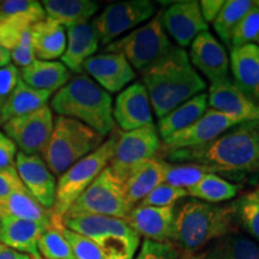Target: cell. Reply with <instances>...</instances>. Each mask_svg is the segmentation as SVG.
Segmentation results:
<instances>
[{
	"label": "cell",
	"mask_w": 259,
	"mask_h": 259,
	"mask_svg": "<svg viewBox=\"0 0 259 259\" xmlns=\"http://www.w3.org/2000/svg\"><path fill=\"white\" fill-rule=\"evenodd\" d=\"M158 158L206 164L232 176L259 173V120L240 122L209 143L161 153Z\"/></svg>",
	"instance_id": "6da1fadb"
},
{
	"label": "cell",
	"mask_w": 259,
	"mask_h": 259,
	"mask_svg": "<svg viewBox=\"0 0 259 259\" xmlns=\"http://www.w3.org/2000/svg\"><path fill=\"white\" fill-rule=\"evenodd\" d=\"M141 74L142 84L158 119L206 88L203 77L191 64L189 54L174 45Z\"/></svg>",
	"instance_id": "7a4b0ae2"
},
{
	"label": "cell",
	"mask_w": 259,
	"mask_h": 259,
	"mask_svg": "<svg viewBox=\"0 0 259 259\" xmlns=\"http://www.w3.org/2000/svg\"><path fill=\"white\" fill-rule=\"evenodd\" d=\"M236 226L235 203L221 205L192 199L176 211L170 242L184 253L194 254L211 241L236 233Z\"/></svg>",
	"instance_id": "3957f363"
},
{
	"label": "cell",
	"mask_w": 259,
	"mask_h": 259,
	"mask_svg": "<svg viewBox=\"0 0 259 259\" xmlns=\"http://www.w3.org/2000/svg\"><path fill=\"white\" fill-rule=\"evenodd\" d=\"M50 107L57 115L83 122L105 138L115 130L111 94L88 74L70 79L52 97Z\"/></svg>",
	"instance_id": "277c9868"
},
{
	"label": "cell",
	"mask_w": 259,
	"mask_h": 259,
	"mask_svg": "<svg viewBox=\"0 0 259 259\" xmlns=\"http://www.w3.org/2000/svg\"><path fill=\"white\" fill-rule=\"evenodd\" d=\"M118 137L119 131L115 128L109 135L108 139H106L96 150L76 162L73 166L59 176L57 181L56 200L52 208L54 227L63 226V218L72 204L108 166L114 156Z\"/></svg>",
	"instance_id": "5b68a950"
},
{
	"label": "cell",
	"mask_w": 259,
	"mask_h": 259,
	"mask_svg": "<svg viewBox=\"0 0 259 259\" xmlns=\"http://www.w3.org/2000/svg\"><path fill=\"white\" fill-rule=\"evenodd\" d=\"M103 142L105 137L83 122L57 115L50 142L41 157L54 176H61Z\"/></svg>",
	"instance_id": "8992f818"
},
{
	"label": "cell",
	"mask_w": 259,
	"mask_h": 259,
	"mask_svg": "<svg viewBox=\"0 0 259 259\" xmlns=\"http://www.w3.org/2000/svg\"><path fill=\"white\" fill-rule=\"evenodd\" d=\"M63 226L99 246L108 259H134L139 235L124 219L99 215L64 216Z\"/></svg>",
	"instance_id": "52a82bcc"
},
{
	"label": "cell",
	"mask_w": 259,
	"mask_h": 259,
	"mask_svg": "<svg viewBox=\"0 0 259 259\" xmlns=\"http://www.w3.org/2000/svg\"><path fill=\"white\" fill-rule=\"evenodd\" d=\"M173 47L161 23V15L155 16L126 36L113 41L105 47L103 53L122 54L134 70L143 72L150 65L163 57Z\"/></svg>",
	"instance_id": "ba28073f"
},
{
	"label": "cell",
	"mask_w": 259,
	"mask_h": 259,
	"mask_svg": "<svg viewBox=\"0 0 259 259\" xmlns=\"http://www.w3.org/2000/svg\"><path fill=\"white\" fill-rule=\"evenodd\" d=\"M131 210L124 184L107 166L77 198L65 216L99 215L126 220Z\"/></svg>",
	"instance_id": "9c48e42d"
},
{
	"label": "cell",
	"mask_w": 259,
	"mask_h": 259,
	"mask_svg": "<svg viewBox=\"0 0 259 259\" xmlns=\"http://www.w3.org/2000/svg\"><path fill=\"white\" fill-rule=\"evenodd\" d=\"M155 11L156 6L149 0L113 3L94 18L92 25L96 31L100 45L106 47L124 32L150 19Z\"/></svg>",
	"instance_id": "30bf717a"
},
{
	"label": "cell",
	"mask_w": 259,
	"mask_h": 259,
	"mask_svg": "<svg viewBox=\"0 0 259 259\" xmlns=\"http://www.w3.org/2000/svg\"><path fill=\"white\" fill-rule=\"evenodd\" d=\"M161 139L156 125L149 124L134 131H119L114 156L108 167L121 181L141 162L156 158L161 151Z\"/></svg>",
	"instance_id": "8fae6325"
},
{
	"label": "cell",
	"mask_w": 259,
	"mask_h": 259,
	"mask_svg": "<svg viewBox=\"0 0 259 259\" xmlns=\"http://www.w3.org/2000/svg\"><path fill=\"white\" fill-rule=\"evenodd\" d=\"M53 126V111L47 105L37 111L10 119L2 125V128L19 149V153L41 156L50 142Z\"/></svg>",
	"instance_id": "7c38bea8"
},
{
	"label": "cell",
	"mask_w": 259,
	"mask_h": 259,
	"mask_svg": "<svg viewBox=\"0 0 259 259\" xmlns=\"http://www.w3.org/2000/svg\"><path fill=\"white\" fill-rule=\"evenodd\" d=\"M240 122L242 121L239 119L208 108L198 120L190 125L189 127L162 139L160 153H168V151L198 147V145L209 143Z\"/></svg>",
	"instance_id": "4fadbf2b"
},
{
	"label": "cell",
	"mask_w": 259,
	"mask_h": 259,
	"mask_svg": "<svg viewBox=\"0 0 259 259\" xmlns=\"http://www.w3.org/2000/svg\"><path fill=\"white\" fill-rule=\"evenodd\" d=\"M42 4L36 0L0 2V44L9 52L16 46L22 34L46 18Z\"/></svg>",
	"instance_id": "5bb4252c"
},
{
	"label": "cell",
	"mask_w": 259,
	"mask_h": 259,
	"mask_svg": "<svg viewBox=\"0 0 259 259\" xmlns=\"http://www.w3.org/2000/svg\"><path fill=\"white\" fill-rule=\"evenodd\" d=\"M161 23L180 48L190 46L199 34L209 29V24L200 12L199 2L196 0H184L171 4L161 14Z\"/></svg>",
	"instance_id": "9a60e30c"
},
{
	"label": "cell",
	"mask_w": 259,
	"mask_h": 259,
	"mask_svg": "<svg viewBox=\"0 0 259 259\" xmlns=\"http://www.w3.org/2000/svg\"><path fill=\"white\" fill-rule=\"evenodd\" d=\"M16 169L28 192L44 208L52 210L56 200L57 179L40 155L18 153Z\"/></svg>",
	"instance_id": "2e32d148"
},
{
	"label": "cell",
	"mask_w": 259,
	"mask_h": 259,
	"mask_svg": "<svg viewBox=\"0 0 259 259\" xmlns=\"http://www.w3.org/2000/svg\"><path fill=\"white\" fill-rule=\"evenodd\" d=\"M83 71L107 93L122 92L136 78V71L119 53H102L89 58Z\"/></svg>",
	"instance_id": "e0dca14e"
},
{
	"label": "cell",
	"mask_w": 259,
	"mask_h": 259,
	"mask_svg": "<svg viewBox=\"0 0 259 259\" xmlns=\"http://www.w3.org/2000/svg\"><path fill=\"white\" fill-rule=\"evenodd\" d=\"M113 119L122 132L153 124L150 100L143 84L134 83L119 93L113 106Z\"/></svg>",
	"instance_id": "ac0fdd59"
},
{
	"label": "cell",
	"mask_w": 259,
	"mask_h": 259,
	"mask_svg": "<svg viewBox=\"0 0 259 259\" xmlns=\"http://www.w3.org/2000/svg\"><path fill=\"white\" fill-rule=\"evenodd\" d=\"M208 106L242 122L259 120V103L242 93L229 77L211 83L208 94Z\"/></svg>",
	"instance_id": "d6986e66"
},
{
	"label": "cell",
	"mask_w": 259,
	"mask_h": 259,
	"mask_svg": "<svg viewBox=\"0 0 259 259\" xmlns=\"http://www.w3.org/2000/svg\"><path fill=\"white\" fill-rule=\"evenodd\" d=\"M190 61L210 82L228 77L229 58L222 44L208 31L199 34L190 45Z\"/></svg>",
	"instance_id": "ffe728a7"
},
{
	"label": "cell",
	"mask_w": 259,
	"mask_h": 259,
	"mask_svg": "<svg viewBox=\"0 0 259 259\" xmlns=\"http://www.w3.org/2000/svg\"><path fill=\"white\" fill-rule=\"evenodd\" d=\"M176 208L174 206H141L132 208L126 221L138 235L148 240L170 242L173 234V223Z\"/></svg>",
	"instance_id": "44dd1931"
},
{
	"label": "cell",
	"mask_w": 259,
	"mask_h": 259,
	"mask_svg": "<svg viewBox=\"0 0 259 259\" xmlns=\"http://www.w3.org/2000/svg\"><path fill=\"white\" fill-rule=\"evenodd\" d=\"M47 227L30 221H24L9 215H0V244L12 250L41 259L38 240Z\"/></svg>",
	"instance_id": "7402d4cb"
},
{
	"label": "cell",
	"mask_w": 259,
	"mask_h": 259,
	"mask_svg": "<svg viewBox=\"0 0 259 259\" xmlns=\"http://www.w3.org/2000/svg\"><path fill=\"white\" fill-rule=\"evenodd\" d=\"M234 83L251 100L259 103V46L255 44L234 47L229 59Z\"/></svg>",
	"instance_id": "603a6c76"
},
{
	"label": "cell",
	"mask_w": 259,
	"mask_h": 259,
	"mask_svg": "<svg viewBox=\"0 0 259 259\" xmlns=\"http://www.w3.org/2000/svg\"><path fill=\"white\" fill-rule=\"evenodd\" d=\"M100 41L92 23L73 25L66 29V50L61 63L72 72H83V65L95 56Z\"/></svg>",
	"instance_id": "cb8c5ba5"
},
{
	"label": "cell",
	"mask_w": 259,
	"mask_h": 259,
	"mask_svg": "<svg viewBox=\"0 0 259 259\" xmlns=\"http://www.w3.org/2000/svg\"><path fill=\"white\" fill-rule=\"evenodd\" d=\"M163 163L162 158H151L138 163L122 181L126 198L132 208L143 200L155 187L163 184Z\"/></svg>",
	"instance_id": "d4e9b609"
},
{
	"label": "cell",
	"mask_w": 259,
	"mask_h": 259,
	"mask_svg": "<svg viewBox=\"0 0 259 259\" xmlns=\"http://www.w3.org/2000/svg\"><path fill=\"white\" fill-rule=\"evenodd\" d=\"M21 78L31 88L53 94L69 83L71 73L61 61L35 59L21 69Z\"/></svg>",
	"instance_id": "484cf974"
},
{
	"label": "cell",
	"mask_w": 259,
	"mask_h": 259,
	"mask_svg": "<svg viewBox=\"0 0 259 259\" xmlns=\"http://www.w3.org/2000/svg\"><path fill=\"white\" fill-rule=\"evenodd\" d=\"M36 59L54 61L66 50V29L54 19L46 17L30 28Z\"/></svg>",
	"instance_id": "4316f807"
},
{
	"label": "cell",
	"mask_w": 259,
	"mask_h": 259,
	"mask_svg": "<svg viewBox=\"0 0 259 259\" xmlns=\"http://www.w3.org/2000/svg\"><path fill=\"white\" fill-rule=\"evenodd\" d=\"M208 109V94L200 93L183 102L157 121V132L161 139L169 137L178 131L196 122Z\"/></svg>",
	"instance_id": "83f0119b"
},
{
	"label": "cell",
	"mask_w": 259,
	"mask_h": 259,
	"mask_svg": "<svg viewBox=\"0 0 259 259\" xmlns=\"http://www.w3.org/2000/svg\"><path fill=\"white\" fill-rule=\"evenodd\" d=\"M41 4L47 17L65 29L88 23L100 9L99 3L92 0H45Z\"/></svg>",
	"instance_id": "f1b7e54d"
},
{
	"label": "cell",
	"mask_w": 259,
	"mask_h": 259,
	"mask_svg": "<svg viewBox=\"0 0 259 259\" xmlns=\"http://www.w3.org/2000/svg\"><path fill=\"white\" fill-rule=\"evenodd\" d=\"M52 94L29 87L21 80L16 89L3 102L0 111V126L10 119L31 113L48 105Z\"/></svg>",
	"instance_id": "f546056e"
},
{
	"label": "cell",
	"mask_w": 259,
	"mask_h": 259,
	"mask_svg": "<svg viewBox=\"0 0 259 259\" xmlns=\"http://www.w3.org/2000/svg\"><path fill=\"white\" fill-rule=\"evenodd\" d=\"M0 215H9L12 218L40 223L45 227L53 226V213L41 205L28 190L17 191L0 203Z\"/></svg>",
	"instance_id": "4dcf8cb0"
},
{
	"label": "cell",
	"mask_w": 259,
	"mask_h": 259,
	"mask_svg": "<svg viewBox=\"0 0 259 259\" xmlns=\"http://www.w3.org/2000/svg\"><path fill=\"white\" fill-rule=\"evenodd\" d=\"M199 259H259V244L247 236L233 233L213 241Z\"/></svg>",
	"instance_id": "1f68e13d"
},
{
	"label": "cell",
	"mask_w": 259,
	"mask_h": 259,
	"mask_svg": "<svg viewBox=\"0 0 259 259\" xmlns=\"http://www.w3.org/2000/svg\"><path fill=\"white\" fill-rule=\"evenodd\" d=\"M254 6L251 0H228L220 11L213 23V29L221 41L231 50L232 38L241 19Z\"/></svg>",
	"instance_id": "d6a6232c"
},
{
	"label": "cell",
	"mask_w": 259,
	"mask_h": 259,
	"mask_svg": "<svg viewBox=\"0 0 259 259\" xmlns=\"http://www.w3.org/2000/svg\"><path fill=\"white\" fill-rule=\"evenodd\" d=\"M164 161V160H163ZM221 173L218 168L199 163H163V184L179 187V189H190L199 183L208 174Z\"/></svg>",
	"instance_id": "836d02e7"
},
{
	"label": "cell",
	"mask_w": 259,
	"mask_h": 259,
	"mask_svg": "<svg viewBox=\"0 0 259 259\" xmlns=\"http://www.w3.org/2000/svg\"><path fill=\"white\" fill-rule=\"evenodd\" d=\"M186 191L187 194L193 197L194 199L218 204L234 198L239 192V186L229 183L218 174H208L199 183Z\"/></svg>",
	"instance_id": "e575fe53"
},
{
	"label": "cell",
	"mask_w": 259,
	"mask_h": 259,
	"mask_svg": "<svg viewBox=\"0 0 259 259\" xmlns=\"http://www.w3.org/2000/svg\"><path fill=\"white\" fill-rule=\"evenodd\" d=\"M60 227H48L38 240V252L42 259H76L69 241Z\"/></svg>",
	"instance_id": "d590c367"
},
{
	"label": "cell",
	"mask_w": 259,
	"mask_h": 259,
	"mask_svg": "<svg viewBox=\"0 0 259 259\" xmlns=\"http://www.w3.org/2000/svg\"><path fill=\"white\" fill-rule=\"evenodd\" d=\"M234 203L238 223L259 244V198L251 192Z\"/></svg>",
	"instance_id": "8d00e7d4"
},
{
	"label": "cell",
	"mask_w": 259,
	"mask_h": 259,
	"mask_svg": "<svg viewBox=\"0 0 259 259\" xmlns=\"http://www.w3.org/2000/svg\"><path fill=\"white\" fill-rule=\"evenodd\" d=\"M61 233L72 248L76 259H108L101 248L93 240L61 226Z\"/></svg>",
	"instance_id": "74e56055"
},
{
	"label": "cell",
	"mask_w": 259,
	"mask_h": 259,
	"mask_svg": "<svg viewBox=\"0 0 259 259\" xmlns=\"http://www.w3.org/2000/svg\"><path fill=\"white\" fill-rule=\"evenodd\" d=\"M259 37V8L253 6L236 27L232 38V48L257 42ZM231 48V50H232Z\"/></svg>",
	"instance_id": "f35d334b"
},
{
	"label": "cell",
	"mask_w": 259,
	"mask_h": 259,
	"mask_svg": "<svg viewBox=\"0 0 259 259\" xmlns=\"http://www.w3.org/2000/svg\"><path fill=\"white\" fill-rule=\"evenodd\" d=\"M186 196H189V194H187L185 189H179V187L170 186L168 184H160L137 205L157 206V208L174 206L178 200L183 199Z\"/></svg>",
	"instance_id": "ab89813d"
},
{
	"label": "cell",
	"mask_w": 259,
	"mask_h": 259,
	"mask_svg": "<svg viewBox=\"0 0 259 259\" xmlns=\"http://www.w3.org/2000/svg\"><path fill=\"white\" fill-rule=\"evenodd\" d=\"M179 252L171 242H157L145 239L134 259H178Z\"/></svg>",
	"instance_id": "60d3db41"
},
{
	"label": "cell",
	"mask_w": 259,
	"mask_h": 259,
	"mask_svg": "<svg viewBox=\"0 0 259 259\" xmlns=\"http://www.w3.org/2000/svg\"><path fill=\"white\" fill-rule=\"evenodd\" d=\"M11 54V60L14 61L16 66H19L21 69L30 65L32 61L36 59L34 52V46H32V38L30 29L25 30L22 34L16 46L10 51Z\"/></svg>",
	"instance_id": "b9f144b4"
},
{
	"label": "cell",
	"mask_w": 259,
	"mask_h": 259,
	"mask_svg": "<svg viewBox=\"0 0 259 259\" xmlns=\"http://www.w3.org/2000/svg\"><path fill=\"white\" fill-rule=\"evenodd\" d=\"M21 70L15 64L0 67V102H4L21 82Z\"/></svg>",
	"instance_id": "7bdbcfd3"
},
{
	"label": "cell",
	"mask_w": 259,
	"mask_h": 259,
	"mask_svg": "<svg viewBox=\"0 0 259 259\" xmlns=\"http://www.w3.org/2000/svg\"><path fill=\"white\" fill-rule=\"evenodd\" d=\"M23 190L27 189L22 183L16 167L9 168V169H0V203L8 198L10 194Z\"/></svg>",
	"instance_id": "ee69618b"
},
{
	"label": "cell",
	"mask_w": 259,
	"mask_h": 259,
	"mask_svg": "<svg viewBox=\"0 0 259 259\" xmlns=\"http://www.w3.org/2000/svg\"><path fill=\"white\" fill-rule=\"evenodd\" d=\"M18 149L14 142L0 131V169H9L16 167V156Z\"/></svg>",
	"instance_id": "f6af8a7d"
},
{
	"label": "cell",
	"mask_w": 259,
	"mask_h": 259,
	"mask_svg": "<svg viewBox=\"0 0 259 259\" xmlns=\"http://www.w3.org/2000/svg\"><path fill=\"white\" fill-rule=\"evenodd\" d=\"M225 5V0H202L199 2V9L206 23H212L218 17L220 11Z\"/></svg>",
	"instance_id": "bcb514c9"
},
{
	"label": "cell",
	"mask_w": 259,
	"mask_h": 259,
	"mask_svg": "<svg viewBox=\"0 0 259 259\" xmlns=\"http://www.w3.org/2000/svg\"><path fill=\"white\" fill-rule=\"evenodd\" d=\"M0 259H32L30 255L12 250L8 246L0 244Z\"/></svg>",
	"instance_id": "7dc6e473"
},
{
	"label": "cell",
	"mask_w": 259,
	"mask_h": 259,
	"mask_svg": "<svg viewBox=\"0 0 259 259\" xmlns=\"http://www.w3.org/2000/svg\"><path fill=\"white\" fill-rule=\"evenodd\" d=\"M11 64V54L6 50L5 47L2 46L0 44V67L6 66V65Z\"/></svg>",
	"instance_id": "c3c4849f"
},
{
	"label": "cell",
	"mask_w": 259,
	"mask_h": 259,
	"mask_svg": "<svg viewBox=\"0 0 259 259\" xmlns=\"http://www.w3.org/2000/svg\"><path fill=\"white\" fill-rule=\"evenodd\" d=\"M180 259H199V255H196L192 253H183Z\"/></svg>",
	"instance_id": "681fc988"
},
{
	"label": "cell",
	"mask_w": 259,
	"mask_h": 259,
	"mask_svg": "<svg viewBox=\"0 0 259 259\" xmlns=\"http://www.w3.org/2000/svg\"><path fill=\"white\" fill-rule=\"evenodd\" d=\"M254 193H255V196H257V197H258V198H259V186H258V189L254 191Z\"/></svg>",
	"instance_id": "f907efd6"
},
{
	"label": "cell",
	"mask_w": 259,
	"mask_h": 259,
	"mask_svg": "<svg viewBox=\"0 0 259 259\" xmlns=\"http://www.w3.org/2000/svg\"><path fill=\"white\" fill-rule=\"evenodd\" d=\"M2 106H3V103L0 102V111H2Z\"/></svg>",
	"instance_id": "816d5d0a"
},
{
	"label": "cell",
	"mask_w": 259,
	"mask_h": 259,
	"mask_svg": "<svg viewBox=\"0 0 259 259\" xmlns=\"http://www.w3.org/2000/svg\"><path fill=\"white\" fill-rule=\"evenodd\" d=\"M257 44H259V37H258V40H257Z\"/></svg>",
	"instance_id": "f5cc1de1"
}]
</instances>
